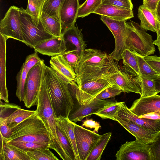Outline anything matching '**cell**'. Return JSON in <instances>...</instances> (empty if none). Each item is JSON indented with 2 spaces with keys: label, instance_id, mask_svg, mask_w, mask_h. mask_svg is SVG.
Returning <instances> with one entry per match:
<instances>
[{
  "label": "cell",
  "instance_id": "7dc6e473",
  "mask_svg": "<svg viewBox=\"0 0 160 160\" xmlns=\"http://www.w3.org/2000/svg\"><path fill=\"white\" fill-rule=\"evenodd\" d=\"M145 60L152 68L160 76V58L156 55L144 57Z\"/></svg>",
  "mask_w": 160,
  "mask_h": 160
},
{
  "label": "cell",
  "instance_id": "db71d44e",
  "mask_svg": "<svg viewBox=\"0 0 160 160\" xmlns=\"http://www.w3.org/2000/svg\"><path fill=\"white\" fill-rule=\"evenodd\" d=\"M155 13L158 19L160 20V0L157 6Z\"/></svg>",
  "mask_w": 160,
  "mask_h": 160
},
{
  "label": "cell",
  "instance_id": "9a60e30c",
  "mask_svg": "<svg viewBox=\"0 0 160 160\" xmlns=\"http://www.w3.org/2000/svg\"><path fill=\"white\" fill-rule=\"evenodd\" d=\"M80 6L79 0H63L59 14L62 32L75 24Z\"/></svg>",
  "mask_w": 160,
  "mask_h": 160
},
{
  "label": "cell",
  "instance_id": "7bdbcfd3",
  "mask_svg": "<svg viewBox=\"0 0 160 160\" xmlns=\"http://www.w3.org/2000/svg\"><path fill=\"white\" fill-rule=\"evenodd\" d=\"M148 144L153 156L154 160H160V131L157 133L154 140Z\"/></svg>",
  "mask_w": 160,
  "mask_h": 160
},
{
  "label": "cell",
  "instance_id": "ffe728a7",
  "mask_svg": "<svg viewBox=\"0 0 160 160\" xmlns=\"http://www.w3.org/2000/svg\"><path fill=\"white\" fill-rule=\"evenodd\" d=\"M50 67L65 81L72 85H76L77 75L61 55L52 57L49 61Z\"/></svg>",
  "mask_w": 160,
  "mask_h": 160
},
{
  "label": "cell",
  "instance_id": "cb8c5ba5",
  "mask_svg": "<svg viewBox=\"0 0 160 160\" xmlns=\"http://www.w3.org/2000/svg\"><path fill=\"white\" fill-rule=\"evenodd\" d=\"M138 18L141 21L140 25L145 30L157 32L159 27V20L155 13L142 4L138 7Z\"/></svg>",
  "mask_w": 160,
  "mask_h": 160
},
{
  "label": "cell",
  "instance_id": "b9f144b4",
  "mask_svg": "<svg viewBox=\"0 0 160 160\" xmlns=\"http://www.w3.org/2000/svg\"><path fill=\"white\" fill-rule=\"evenodd\" d=\"M122 92V91L119 87L114 84L103 90L94 100L103 99L114 98L119 95Z\"/></svg>",
  "mask_w": 160,
  "mask_h": 160
},
{
  "label": "cell",
  "instance_id": "4dcf8cb0",
  "mask_svg": "<svg viewBox=\"0 0 160 160\" xmlns=\"http://www.w3.org/2000/svg\"><path fill=\"white\" fill-rule=\"evenodd\" d=\"M133 51L137 59L140 72L139 77L153 80L156 79L159 75L146 62L144 57L137 52Z\"/></svg>",
  "mask_w": 160,
  "mask_h": 160
},
{
  "label": "cell",
  "instance_id": "d4e9b609",
  "mask_svg": "<svg viewBox=\"0 0 160 160\" xmlns=\"http://www.w3.org/2000/svg\"><path fill=\"white\" fill-rule=\"evenodd\" d=\"M81 29H79L74 24L62 32L66 44L69 43L73 45L79 53L81 58L84 54L86 44L83 38Z\"/></svg>",
  "mask_w": 160,
  "mask_h": 160
},
{
  "label": "cell",
  "instance_id": "6da1fadb",
  "mask_svg": "<svg viewBox=\"0 0 160 160\" xmlns=\"http://www.w3.org/2000/svg\"><path fill=\"white\" fill-rule=\"evenodd\" d=\"M118 62L106 52L96 49H85L74 71L78 86L89 80L108 77L119 70Z\"/></svg>",
  "mask_w": 160,
  "mask_h": 160
},
{
  "label": "cell",
  "instance_id": "bcb514c9",
  "mask_svg": "<svg viewBox=\"0 0 160 160\" xmlns=\"http://www.w3.org/2000/svg\"><path fill=\"white\" fill-rule=\"evenodd\" d=\"M8 117H0V134L6 138H9L12 134L11 129L8 124Z\"/></svg>",
  "mask_w": 160,
  "mask_h": 160
},
{
  "label": "cell",
  "instance_id": "60d3db41",
  "mask_svg": "<svg viewBox=\"0 0 160 160\" xmlns=\"http://www.w3.org/2000/svg\"><path fill=\"white\" fill-rule=\"evenodd\" d=\"M60 55L68 65L74 70L81 59L76 49L67 50Z\"/></svg>",
  "mask_w": 160,
  "mask_h": 160
},
{
  "label": "cell",
  "instance_id": "83f0119b",
  "mask_svg": "<svg viewBox=\"0 0 160 160\" xmlns=\"http://www.w3.org/2000/svg\"><path fill=\"white\" fill-rule=\"evenodd\" d=\"M40 20L46 32L54 37H61L62 29L60 21L41 12Z\"/></svg>",
  "mask_w": 160,
  "mask_h": 160
},
{
  "label": "cell",
  "instance_id": "ac0fdd59",
  "mask_svg": "<svg viewBox=\"0 0 160 160\" xmlns=\"http://www.w3.org/2000/svg\"><path fill=\"white\" fill-rule=\"evenodd\" d=\"M118 115L120 118L132 121L148 130L155 132L160 131V119L140 118L128 108L124 102L121 106Z\"/></svg>",
  "mask_w": 160,
  "mask_h": 160
},
{
  "label": "cell",
  "instance_id": "f6af8a7d",
  "mask_svg": "<svg viewBox=\"0 0 160 160\" xmlns=\"http://www.w3.org/2000/svg\"><path fill=\"white\" fill-rule=\"evenodd\" d=\"M102 4L112 5L132 9L133 8L132 0H102Z\"/></svg>",
  "mask_w": 160,
  "mask_h": 160
},
{
  "label": "cell",
  "instance_id": "f907efd6",
  "mask_svg": "<svg viewBox=\"0 0 160 160\" xmlns=\"http://www.w3.org/2000/svg\"><path fill=\"white\" fill-rule=\"evenodd\" d=\"M140 118H146L153 119H160V115L155 113H151L139 117Z\"/></svg>",
  "mask_w": 160,
  "mask_h": 160
},
{
  "label": "cell",
  "instance_id": "9c48e42d",
  "mask_svg": "<svg viewBox=\"0 0 160 160\" xmlns=\"http://www.w3.org/2000/svg\"><path fill=\"white\" fill-rule=\"evenodd\" d=\"M115 157L117 160H154L149 144L137 139L122 144Z\"/></svg>",
  "mask_w": 160,
  "mask_h": 160
},
{
  "label": "cell",
  "instance_id": "d590c367",
  "mask_svg": "<svg viewBox=\"0 0 160 160\" xmlns=\"http://www.w3.org/2000/svg\"><path fill=\"white\" fill-rule=\"evenodd\" d=\"M28 73L23 63L16 78L17 81L16 95L20 102L24 100V87Z\"/></svg>",
  "mask_w": 160,
  "mask_h": 160
},
{
  "label": "cell",
  "instance_id": "ee69618b",
  "mask_svg": "<svg viewBox=\"0 0 160 160\" xmlns=\"http://www.w3.org/2000/svg\"><path fill=\"white\" fill-rule=\"evenodd\" d=\"M42 59L38 56V52H35L28 56L26 58L24 64L26 69L28 73L34 66L39 63Z\"/></svg>",
  "mask_w": 160,
  "mask_h": 160
},
{
  "label": "cell",
  "instance_id": "11a10c76",
  "mask_svg": "<svg viewBox=\"0 0 160 160\" xmlns=\"http://www.w3.org/2000/svg\"><path fill=\"white\" fill-rule=\"evenodd\" d=\"M159 58H160V56H159Z\"/></svg>",
  "mask_w": 160,
  "mask_h": 160
},
{
  "label": "cell",
  "instance_id": "8d00e7d4",
  "mask_svg": "<svg viewBox=\"0 0 160 160\" xmlns=\"http://www.w3.org/2000/svg\"><path fill=\"white\" fill-rule=\"evenodd\" d=\"M102 0H86L80 6L77 18H83L94 12L102 4Z\"/></svg>",
  "mask_w": 160,
  "mask_h": 160
},
{
  "label": "cell",
  "instance_id": "52a82bcc",
  "mask_svg": "<svg viewBox=\"0 0 160 160\" xmlns=\"http://www.w3.org/2000/svg\"><path fill=\"white\" fill-rule=\"evenodd\" d=\"M20 8L23 43L33 48L39 43L54 37L46 31L40 20L37 26L25 9Z\"/></svg>",
  "mask_w": 160,
  "mask_h": 160
},
{
  "label": "cell",
  "instance_id": "d6986e66",
  "mask_svg": "<svg viewBox=\"0 0 160 160\" xmlns=\"http://www.w3.org/2000/svg\"><path fill=\"white\" fill-rule=\"evenodd\" d=\"M116 119L136 139L144 143L148 144L152 141L158 133L148 130L130 120L122 119L118 115Z\"/></svg>",
  "mask_w": 160,
  "mask_h": 160
},
{
  "label": "cell",
  "instance_id": "7402d4cb",
  "mask_svg": "<svg viewBox=\"0 0 160 160\" xmlns=\"http://www.w3.org/2000/svg\"><path fill=\"white\" fill-rule=\"evenodd\" d=\"M8 39L0 33V97L1 100L9 103L6 83V43Z\"/></svg>",
  "mask_w": 160,
  "mask_h": 160
},
{
  "label": "cell",
  "instance_id": "277c9868",
  "mask_svg": "<svg viewBox=\"0 0 160 160\" xmlns=\"http://www.w3.org/2000/svg\"><path fill=\"white\" fill-rule=\"evenodd\" d=\"M12 134L5 142L22 141L40 143L49 146V132L41 119L36 112L12 128Z\"/></svg>",
  "mask_w": 160,
  "mask_h": 160
},
{
  "label": "cell",
  "instance_id": "3957f363",
  "mask_svg": "<svg viewBox=\"0 0 160 160\" xmlns=\"http://www.w3.org/2000/svg\"><path fill=\"white\" fill-rule=\"evenodd\" d=\"M37 105L36 113L43 122L49 133L51 143L49 148L55 150L62 159L67 160L57 134V118L52 105L49 91L45 81L44 73Z\"/></svg>",
  "mask_w": 160,
  "mask_h": 160
},
{
  "label": "cell",
  "instance_id": "74e56055",
  "mask_svg": "<svg viewBox=\"0 0 160 160\" xmlns=\"http://www.w3.org/2000/svg\"><path fill=\"white\" fill-rule=\"evenodd\" d=\"M31 160H58L59 159L49 150V148L27 152Z\"/></svg>",
  "mask_w": 160,
  "mask_h": 160
},
{
  "label": "cell",
  "instance_id": "836d02e7",
  "mask_svg": "<svg viewBox=\"0 0 160 160\" xmlns=\"http://www.w3.org/2000/svg\"><path fill=\"white\" fill-rule=\"evenodd\" d=\"M63 0H44L42 12L60 21L59 11Z\"/></svg>",
  "mask_w": 160,
  "mask_h": 160
},
{
  "label": "cell",
  "instance_id": "681fc988",
  "mask_svg": "<svg viewBox=\"0 0 160 160\" xmlns=\"http://www.w3.org/2000/svg\"><path fill=\"white\" fill-rule=\"evenodd\" d=\"M159 1L160 0H143L142 5L155 12L157 6Z\"/></svg>",
  "mask_w": 160,
  "mask_h": 160
},
{
  "label": "cell",
  "instance_id": "4fadbf2b",
  "mask_svg": "<svg viewBox=\"0 0 160 160\" xmlns=\"http://www.w3.org/2000/svg\"><path fill=\"white\" fill-rule=\"evenodd\" d=\"M117 101L115 99L94 100L88 104L80 105L76 108L73 107L71 111L68 118L74 122L81 121L85 117L95 114L106 106Z\"/></svg>",
  "mask_w": 160,
  "mask_h": 160
},
{
  "label": "cell",
  "instance_id": "e0dca14e",
  "mask_svg": "<svg viewBox=\"0 0 160 160\" xmlns=\"http://www.w3.org/2000/svg\"><path fill=\"white\" fill-rule=\"evenodd\" d=\"M33 48L35 51L51 57L60 55L67 50L66 42L62 35L61 37H54L43 41Z\"/></svg>",
  "mask_w": 160,
  "mask_h": 160
},
{
  "label": "cell",
  "instance_id": "d6a6232c",
  "mask_svg": "<svg viewBox=\"0 0 160 160\" xmlns=\"http://www.w3.org/2000/svg\"><path fill=\"white\" fill-rule=\"evenodd\" d=\"M44 0H28L27 8L25 12L31 17L37 25L39 24L42 8Z\"/></svg>",
  "mask_w": 160,
  "mask_h": 160
},
{
  "label": "cell",
  "instance_id": "f5cc1de1",
  "mask_svg": "<svg viewBox=\"0 0 160 160\" xmlns=\"http://www.w3.org/2000/svg\"><path fill=\"white\" fill-rule=\"evenodd\" d=\"M155 85L156 91L157 94L160 92V76L153 80Z\"/></svg>",
  "mask_w": 160,
  "mask_h": 160
},
{
  "label": "cell",
  "instance_id": "8fae6325",
  "mask_svg": "<svg viewBox=\"0 0 160 160\" xmlns=\"http://www.w3.org/2000/svg\"><path fill=\"white\" fill-rule=\"evenodd\" d=\"M100 19L107 26L114 36L115 47L113 51L109 55L118 62L122 59V54L126 49L125 39L126 21L117 20L102 15Z\"/></svg>",
  "mask_w": 160,
  "mask_h": 160
},
{
  "label": "cell",
  "instance_id": "1f68e13d",
  "mask_svg": "<svg viewBox=\"0 0 160 160\" xmlns=\"http://www.w3.org/2000/svg\"><path fill=\"white\" fill-rule=\"evenodd\" d=\"M35 112L36 110H26L21 108L17 109L8 117V127L11 129Z\"/></svg>",
  "mask_w": 160,
  "mask_h": 160
},
{
  "label": "cell",
  "instance_id": "4316f807",
  "mask_svg": "<svg viewBox=\"0 0 160 160\" xmlns=\"http://www.w3.org/2000/svg\"><path fill=\"white\" fill-rule=\"evenodd\" d=\"M60 125L70 143L75 153L77 160H79L77 147L74 128L75 122L68 118L61 116L57 118V122Z\"/></svg>",
  "mask_w": 160,
  "mask_h": 160
},
{
  "label": "cell",
  "instance_id": "7c38bea8",
  "mask_svg": "<svg viewBox=\"0 0 160 160\" xmlns=\"http://www.w3.org/2000/svg\"><path fill=\"white\" fill-rule=\"evenodd\" d=\"M74 130L79 160H86L101 135L75 123Z\"/></svg>",
  "mask_w": 160,
  "mask_h": 160
},
{
  "label": "cell",
  "instance_id": "7a4b0ae2",
  "mask_svg": "<svg viewBox=\"0 0 160 160\" xmlns=\"http://www.w3.org/2000/svg\"><path fill=\"white\" fill-rule=\"evenodd\" d=\"M44 78L48 86L55 115L68 118L74 105L68 83L59 77L51 67H44Z\"/></svg>",
  "mask_w": 160,
  "mask_h": 160
},
{
  "label": "cell",
  "instance_id": "ba28073f",
  "mask_svg": "<svg viewBox=\"0 0 160 160\" xmlns=\"http://www.w3.org/2000/svg\"><path fill=\"white\" fill-rule=\"evenodd\" d=\"M43 60L32 67L27 74L24 87L25 106L28 108L37 105L45 65Z\"/></svg>",
  "mask_w": 160,
  "mask_h": 160
},
{
  "label": "cell",
  "instance_id": "ab89813d",
  "mask_svg": "<svg viewBox=\"0 0 160 160\" xmlns=\"http://www.w3.org/2000/svg\"><path fill=\"white\" fill-rule=\"evenodd\" d=\"M7 142L27 152L37 149H42L49 148L48 146L46 145L33 142L17 141H10Z\"/></svg>",
  "mask_w": 160,
  "mask_h": 160
},
{
  "label": "cell",
  "instance_id": "5b68a950",
  "mask_svg": "<svg viewBox=\"0 0 160 160\" xmlns=\"http://www.w3.org/2000/svg\"><path fill=\"white\" fill-rule=\"evenodd\" d=\"M126 49L135 51L145 57L154 54L155 48L152 36L138 23L126 22Z\"/></svg>",
  "mask_w": 160,
  "mask_h": 160
},
{
  "label": "cell",
  "instance_id": "2e32d148",
  "mask_svg": "<svg viewBox=\"0 0 160 160\" xmlns=\"http://www.w3.org/2000/svg\"><path fill=\"white\" fill-rule=\"evenodd\" d=\"M129 109L138 117L157 112L160 115V95L140 98L134 101Z\"/></svg>",
  "mask_w": 160,
  "mask_h": 160
},
{
  "label": "cell",
  "instance_id": "30bf717a",
  "mask_svg": "<svg viewBox=\"0 0 160 160\" xmlns=\"http://www.w3.org/2000/svg\"><path fill=\"white\" fill-rule=\"evenodd\" d=\"M0 33L8 39L23 42L20 8L14 6L10 7L0 21Z\"/></svg>",
  "mask_w": 160,
  "mask_h": 160
},
{
  "label": "cell",
  "instance_id": "44dd1931",
  "mask_svg": "<svg viewBox=\"0 0 160 160\" xmlns=\"http://www.w3.org/2000/svg\"><path fill=\"white\" fill-rule=\"evenodd\" d=\"M93 13L119 21H127L134 17L132 9L112 5L101 4Z\"/></svg>",
  "mask_w": 160,
  "mask_h": 160
},
{
  "label": "cell",
  "instance_id": "f35d334b",
  "mask_svg": "<svg viewBox=\"0 0 160 160\" xmlns=\"http://www.w3.org/2000/svg\"><path fill=\"white\" fill-rule=\"evenodd\" d=\"M139 78L142 89L140 98L148 97L157 94L153 80Z\"/></svg>",
  "mask_w": 160,
  "mask_h": 160
},
{
  "label": "cell",
  "instance_id": "f1b7e54d",
  "mask_svg": "<svg viewBox=\"0 0 160 160\" xmlns=\"http://www.w3.org/2000/svg\"><path fill=\"white\" fill-rule=\"evenodd\" d=\"M111 135V132L101 135L86 160H100L103 151L109 141Z\"/></svg>",
  "mask_w": 160,
  "mask_h": 160
},
{
  "label": "cell",
  "instance_id": "8992f818",
  "mask_svg": "<svg viewBox=\"0 0 160 160\" xmlns=\"http://www.w3.org/2000/svg\"><path fill=\"white\" fill-rule=\"evenodd\" d=\"M110 76L89 80L78 86L68 83L69 89L79 104H88L103 90L115 84Z\"/></svg>",
  "mask_w": 160,
  "mask_h": 160
},
{
  "label": "cell",
  "instance_id": "484cf974",
  "mask_svg": "<svg viewBox=\"0 0 160 160\" xmlns=\"http://www.w3.org/2000/svg\"><path fill=\"white\" fill-rule=\"evenodd\" d=\"M122 69L131 75L139 77L140 72L137 59L133 51L125 49L122 54Z\"/></svg>",
  "mask_w": 160,
  "mask_h": 160
},
{
  "label": "cell",
  "instance_id": "603a6c76",
  "mask_svg": "<svg viewBox=\"0 0 160 160\" xmlns=\"http://www.w3.org/2000/svg\"><path fill=\"white\" fill-rule=\"evenodd\" d=\"M1 134L0 160H31L27 152L9 143Z\"/></svg>",
  "mask_w": 160,
  "mask_h": 160
},
{
  "label": "cell",
  "instance_id": "5bb4252c",
  "mask_svg": "<svg viewBox=\"0 0 160 160\" xmlns=\"http://www.w3.org/2000/svg\"><path fill=\"white\" fill-rule=\"evenodd\" d=\"M110 78L123 92H133L141 94L142 89L139 77L132 76L120 68L111 74Z\"/></svg>",
  "mask_w": 160,
  "mask_h": 160
},
{
  "label": "cell",
  "instance_id": "c3c4849f",
  "mask_svg": "<svg viewBox=\"0 0 160 160\" xmlns=\"http://www.w3.org/2000/svg\"><path fill=\"white\" fill-rule=\"evenodd\" d=\"M82 127L88 128L91 129L93 128V131L98 132L101 126L99 123L93 120L92 119H87L84 121L82 124Z\"/></svg>",
  "mask_w": 160,
  "mask_h": 160
},
{
  "label": "cell",
  "instance_id": "816d5d0a",
  "mask_svg": "<svg viewBox=\"0 0 160 160\" xmlns=\"http://www.w3.org/2000/svg\"><path fill=\"white\" fill-rule=\"evenodd\" d=\"M159 20V19H158ZM159 20V29L156 32L157 34V39L155 40H153V43L157 46L158 49L159 51V54H160V20Z\"/></svg>",
  "mask_w": 160,
  "mask_h": 160
},
{
  "label": "cell",
  "instance_id": "e575fe53",
  "mask_svg": "<svg viewBox=\"0 0 160 160\" xmlns=\"http://www.w3.org/2000/svg\"><path fill=\"white\" fill-rule=\"evenodd\" d=\"M123 102H117L110 104L94 114L100 117L103 119H109L116 121V118L118 115V112Z\"/></svg>",
  "mask_w": 160,
  "mask_h": 160
},
{
  "label": "cell",
  "instance_id": "f546056e",
  "mask_svg": "<svg viewBox=\"0 0 160 160\" xmlns=\"http://www.w3.org/2000/svg\"><path fill=\"white\" fill-rule=\"evenodd\" d=\"M56 125L57 134L67 160H77L74 150L65 134L57 122Z\"/></svg>",
  "mask_w": 160,
  "mask_h": 160
}]
</instances>
